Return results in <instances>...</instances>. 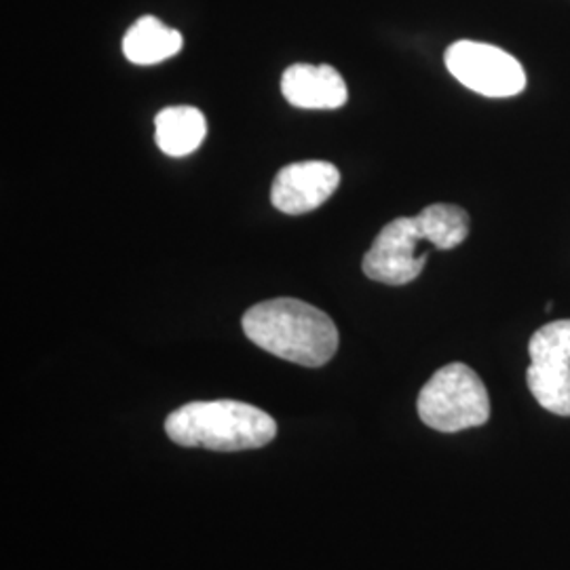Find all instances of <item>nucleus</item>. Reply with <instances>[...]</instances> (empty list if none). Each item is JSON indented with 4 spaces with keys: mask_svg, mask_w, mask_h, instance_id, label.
<instances>
[{
    "mask_svg": "<svg viewBox=\"0 0 570 570\" xmlns=\"http://www.w3.org/2000/svg\"><path fill=\"white\" fill-rule=\"evenodd\" d=\"M469 237L468 212L459 205L435 204L419 216L397 218L376 235L362 268L372 282L406 285L428 263L429 249H454Z\"/></svg>",
    "mask_w": 570,
    "mask_h": 570,
    "instance_id": "nucleus-1",
    "label": "nucleus"
},
{
    "mask_svg": "<svg viewBox=\"0 0 570 570\" xmlns=\"http://www.w3.org/2000/svg\"><path fill=\"white\" fill-rule=\"evenodd\" d=\"M245 336L266 353L305 367H322L338 348L330 315L298 298H273L245 311Z\"/></svg>",
    "mask_w": 570,
    "mask_h": 570,
    "instance_id": "nucleus-2",
    "label": "nucleus"
},
{
    "mask_svg": "<svg viewBox=\"0 0 570 570\" xmlns=\"http://www.w3.org/2000/svg\"><path fill=\"white\" fill-rule=\"evenodd\" d=\"M165 433L184 449L239 452L273 442L277 423L265 410L245 402H190L167 416Z\"/></svg>",
    "mask_w": 570,
    "mask_h": 570,
    "instance_id": "nucleus-3",
    "label": "nucleus"
},
{
    "mask_svg": "<svg viewBox=\"0 0 570 570\" xmlns=\"http://www.w3.org/2000/svg\"><path fill=\"white\" fill-rule=\"evenodd\" d=\"M416 410L428 428L442 433L482 428L490 419L489 391L471 367L454 362L429 379Z\"/></svg>",
    "mask_w": 570,
    "mask_h": 570,
    "instance_id": "nucleus-4",
    "label": "nucleus"
},
{
    "mask_svg": "<svg viewBox=\"0 0 570 570\" xmlns=\"http://www.w3.org/2000/svg\"><path fill=\"white\" fill-rule=\"evenodd\" d=\"M532 397L551 414L570 416V320L539 327L529 343Z\"/></svg>",
    "mask_w": 570,
    "mask_h": 570,
    "instance_id": "nucleus-5",
    "label": "nucleus"
},
{
    "mask_svg": "<svg viewBox=\"0 0 570 570\" xmlns=\"http://www.w3.org/2000/svg\"><path fill=\"white\" fill-rule=\"evenodd\" d=\"M444 60L456 81L487 98H511L527 87L522 63L489 42H452Z\"/></svg>",
    "mask_w": 570,
    "mask_h": 570,
    "instance_id": "nucleus-6",
    "label": "nucleus"
},
{
    "mask_svg": "<svg viewBox=\"0 0 570 570\" xmlns=\"http://www.w3.org/2000/svg\"><path fill=\"white\" fill-rule=\"evenodd\" d=\"M338 184L341 171L327 161L285 165L273 180L271 202L279 212L298 216L326 204Z\"/></svg>",
    "mask_w": 570,
    "mask_h": 570,
    "instance_id": "nucleus-7",
    "label": "nucleus"
},
{
    "mask_svg": "<svg viewBox=\"0 0 570 570\" xmlns=\"http://www.w3.org/2000/svg\"><path fill=\"white\" fill-rule=\"evenodd\" d=\"M285 100L305 110H336L348 100L341 72L327 63H294L282 77Z\"/></svg>",
    "mask_w": 570,
    "mask_h": 570,
    "instance_id": "nucleus-8",
    "label": "nucleus"
},
{
    "mask_svg": "<svg viewBox=\"0 0 570 570\" xmlns=\"http://www.w3.org/2000/svg\"><path fill=\"white\" fill-rule=\"evenodd\" d=\"M207 134L204 112L193 106H169L155 119V140L169 157L195 153Z\"/></svg>",
    "mask_w": 570,
    "mask_h": 570,
    "instance_id": "nucleus-9",
    "label": "nucleus"
},
{
    "mask_svg": "<svg viewBox=\"0 0 570 570\" xmlns=\"http://www.w3.org/2000/svg\"><path fill=\"white\" fill-rule=\"evenodd\" d=\"M183 45V35L178 30L165 26L164 21L153 16H144L127 30L122 39V53L131 63L153 66L180 53Z\"/></svg>",
    "mask_w": 570,
    "mask_h": 570,
    "instance_id": "nucleus-10",
    "label": "nucleus"
}]
</instances>
